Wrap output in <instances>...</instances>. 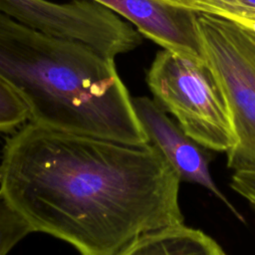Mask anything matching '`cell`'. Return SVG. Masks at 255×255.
<instances>
[{"label": "cell", "instance_id": "7", "mask_svg": "<svg viewBox=\"0 0 255 255\" xmlns=\"http://www.w3.org/2000/svg\"><path fill=\"white\" fill-rule=\"evenodd\" d=\"M130 21L165 50L203 63L195 35L192 12L161 0H95Z\"/></svg>", "mask_w": 255, "mask_h": 255}, {"label": "cell", "instance_id": "5", "mask_svg": "<svg viewBox=\"0 0 255 255\" xmlns=\"http://www.w3.org/2000/svg\"><path fill=\"white\" fill-rule=\"evenodd\" d=\"M0 13L49 37L84 45L113 60L141 42L137 30L95 0H0Z\"/></svg>", "mask_w": 255, "mask_h": 255}, {"label": "cell", "instance_id": "6", "mask_svg": "<svg viewBox=\"0 0 255 255\" xmlns=\"http://www.w3.org/2000/svg\"><path fill=\"white\" fill-rule=\"evenodd\" d=\"M132 107L147 138L174 168L181 181L202 186L217 197L241 222L244 218L214 182L206 153L154 101L147 97L131 98Z\"/></svg>", "mask_w": 255, "mask_h": 255}, {"label": "cell", "instance_id": "8", "mask_svg": "<svg viewBox=\"0 0 255 255\" xmlns=\"http://www.w3.org/2000/svg\"><path fill=\"white\" fill-rule=\"evenodd\" d=\"M116 255H229L211 236L182 224L146 232Z\"/></svg>", "mask_w": 255, "mask_h": 255}, {"label": "cell", "instance_id": "12", "mask_svg": "<svg viewBox=\"0 0 255 255\" xmlns=\"http://www.w3.org/2000/svg\"><path fill=\"white\" fill-rule=\"evenodd\" d=\"M230 186L238 195L244 198L255 211V171L233 172Z\"/></svg>", "mask_w": 255, "mask_h": 255}, {"label": "cell", "instance_id": "11", "mask_svg": "<svg viewBox=\"0 0 255 255\" xmlns=\"http://www.w3.org/2000/svg\"><path fill=\"white\" fill-rule=\"evenodd\" d=\"M228 20L255 31V0H223Z\"/></svg>", "mask_w": 255, "mask_h": 255}, {"label": "cell", "instance_id": "1", "mask_svg": "<svg viewBox=\"0 0 255 255\" xmlns=\"http://www.w3.org/2000/svg\"><path fill=\"white\" fill-rule=\"evenodd\" d=\"M180 177L151 143L33 123L6 138L0 192L34 232L81 255H116L146 232L182 224Z\"/></svg>", "mask_w": 255, "mask_h": 255}, {"label": "cell", "instance_id": "4", "mask_svg": "<svg viewBox=\"0 0 255 255\" xmlns=\"http://www.w3.org/2000/svg\"><path fill=\"white\" fill-rule=\"evenodd\" d=\"M192 22L201 57L233 114L238 142L227 166L255 171V31L208 14L193 13Z\"/></svg>", "mask_w": 255, "mask_h": 255}, {"label": "cell", "instance_id": "9", "mask_svg": "<svg viewBox=\"0 0 255 255\" xmlns=\"http://www.w3.org/2000/svg\"><path fill=\"white\" fill-rule=\"evenodd\" d=\"M33 232L32 227L0 192V255H7L23 238Z\"/></svg>", "mask_w": 255, "mask_h": 255}, {"label": "cell", "instance_id": "2", "mask_svg": "<svg viewBox=\"0 0 255 255\" xmlns=\"http://www.w3.org/2000/svg\"><path fill=\"white\" fill-rule=\"evenodd\" d=\"M0 76L27 105L30 123L130 144L148 142L115 60L3 13Z\"/></svg>", "mask_w": 255, "mask_h": 255}, {"label": "cell", "instance_id": "3", "mask_svg": "<svg viewBox=\"0 0 255 255\" xmlns=\"http://www.w3.org/2000/svg\"><path fill=\"white\" fill-rule=\"evenodd\" d=\"M154 101L205 149L231 151L238 138L227 98L203 63L159 51L146 77Z\"/></svg>", "mask_w": 255, "mask_h": 255}, {"label": "cell", "instance_id": "10", "mask_svg": "<svg viewBox=\"0 0 255 255\" xmlns=\"http://www.w3.org/2000/svg\"><path fill=\"white\" fill-rule=\"evenodd\" d=\"M27 121V105L15 89L0 76V131H13Z\"/></svg>", "mask_w": 255, "mask_h": 255}, {"label": "cell", "instance_id": "13", "mask_svg": "<svg viewBox=\"0 0 255 255\" xmlns=\"http://www.w3.org/2000/svg\"><path fill=\"white\" fill-rule=\"evenodd\" d=\"M176 8L189 12H197L201 6L205 5L210 0H161Z\"/></svg>", "mask_w": 255, "mask_h": 255}]
</instances>
